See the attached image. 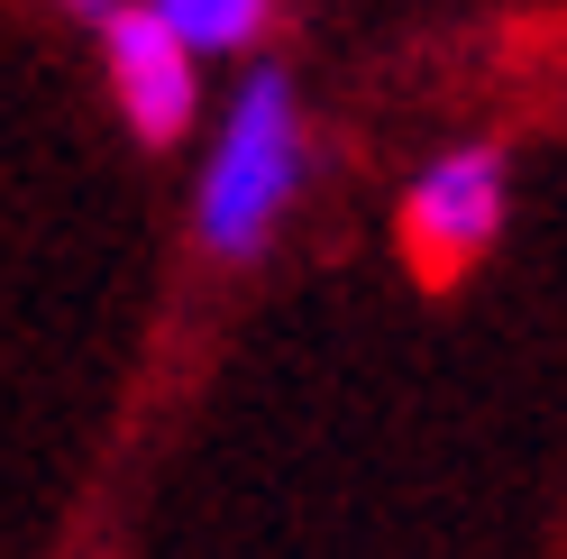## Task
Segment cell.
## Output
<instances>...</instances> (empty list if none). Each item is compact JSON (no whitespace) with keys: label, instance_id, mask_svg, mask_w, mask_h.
<instances>
[{"label":"cell","instance_id":"1","mask_svg":"<svg viewBox=\"0 0 567 559\" xmlns=\"http://www.w3.org/2000/svg\"><path fill=\"white\" fill-rule=\"evenodd\" d=\"M311 174V138H302V101L284 64H247L220 129H210V156H202V184H193V238L202 257L247 266L275 248L284 212H293Z\"/></svg>","mask_w":567,"mask_h":559},{"label":"cell","instance_id":"2","mask_svg":"<svg viewBox=\"0 0 567 559\" xmlns=\"http://www.w3.org/2000/svg\"><path fill=\"white\" fill-rule=\"evenodd\" d=\"M504 202H513V174L494 138H457L431 165L412 174L403 193V248L431 266V275H467L494 238H504Z\"/></svg>","mask_w":567,"mask_h":559},{"label":"cell","instance_id":"3","mask_svg":"<svg viewBox=\"0 0 567 559\" xmlns=\"http://www.w3.org/2000/svg\"><path fill=\"white\" fill-rule=\"evenodd\" d=\"M92 28H101V74H111L120 120L147 148H184L193 120H202V55L156 19V0H120Z\"/></svg>","mask_w":567,"mask_h":559},{"label":"cell","instance_id":"4","mask_svg":"<svg viewBox=\"0 0 567 559\" xmlns=\"http://www.w3.org/2000/svg\"><path fill=\"white\" fill-rule=\"evenodd\" d=\"M156 19H165L202 64H220V55H257V47H266L275 0H156Z\"/></svg>","mask_w":567,"mask_h":559},{"label":"cell","instance_id":"5","mask_svg":"<svg viewBox=\"0 0 567 559\" xmlns=\"http://www.w3.org/2000/svg\"><path fill=\"white\" fill-rule=\"evenodd\" d=\"M64 10H83V19H101V10H120V0H64Z\"/></svg>","mask_w":567,"mask_h":559}]
</instances>
